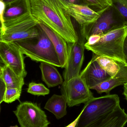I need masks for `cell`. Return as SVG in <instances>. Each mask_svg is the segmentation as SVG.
I'll return each mask as SVG.
<instances>
[{
    "label": "cell",
    "mask_w": 127,
    "mask_h": 127,
    "mask_svg": "<svg viewBox=\"0 0 127 127\" xmlns=\"http://www.w3.org/2000/svg\"><path fill=\"white\" fill-rule=\"evenodd\" d=\"M59 0L64 11L80 26L95 22L103 12H95L88 5L74 4Z\"/></svg>",
    "instance_id": "8fae6325"
},
{
    "label": "cell",
    "mask_w": 127,
    "mask_h": 127,
    "mask_svg": "<svg viewBox=\"0 0 127 127\" xmlns=\"http://www.w3.org/2000/svg\"><path fill=\"white\" fill-rule=\"evenodd\" d=\"M5 7L6 4L5 3L0 0V21L2 25V31L4 27L3 15Z\"/></svg>",
    "instance_id": "484cf974"
},
{
    "label": "cell",
    "mask_w": 127,
    "mask_h": 127,
    "mask_svg": "<svg viewBox=\"0 0 127 127\" xmlns=\"http://www.w3.org/2000/svg\"><path fill=\"white\" fill-rule=\"evenodd\" d=\"M80 113L79 114L77 118L73 122H72L71 124H70L69 125H68V126H66L65 127H75L76 125H77L78 121V119H79V118H80Z\"/></svg>",
    "instance_id": "f1b7e54d"
},
{
    "label": "cell",
    "mask_w": 127,
    "mask_h": 127,
    "mask_svg": "<svg viewBox=\"0 0 127 127\" xmlns=\"http://www.w3.org/2000/svg\"><path fill=\"white\" fill-rule=\"evenodd\" d=\"M77 31V39L76 41L67 43V60L63 72L64 81L66 82L80 75L84 60L85 44L87 41L80 27Z\"/></svg>",
    "instance_id": "52a82bcc"
},
{
    "label": "cell",
    "mask_w": 127,
    "mask_h": 127,
    "mask_svg": "<svg viewBox=\"0 0 127 127\" xmlns=\"http://www.w3.org/2000/svg\"><path fill=\"white\" fill-rule=\"evenodd\" d=\"M13 112L21 127H48L50 124L44 111L36 103L21 102Z\"/></svg>",
    "instance_id": "9c48e42d"
},
{
    "label": "cell",
    "mask_w": 127,
    "mask_h": 127,
    "mask_svg": "<svg viewBox=\"0 0 127 127\" xmlns=\"http://www.w3.org/2000/svg\"><path fill=\"white\" fill-rule=\"evenodd\" d=\"M62 1H64V2H66V3H69V0H61Z\"/></svg>",
    "instance_id": "836d02e7"
},
{
    "label": "cell",
    "mask_w": 127,
    "mask_h": 127,
    "mask_svg": "<svg viewBox=\"0 0 127 127\" xmlns=\"http://www.w3.org/2000/svg\"><path fill=\"white\" fill-rule=\"evenodd\" d=\"M87 5L96 12H103L112 5L111 0H84Z\"/></svg>",
    "instance_id": "44dd1931"
},
{
    "label": "cell",
    "mask_w": 127,
    "mask_h": 127,
    "mask_svg": "<svg viewBox=\"0 0 127 127\" xmlns=\"http://www.w3.org/2000/svg\"><path fill=\"white\" fill-rule=\"evenodd\" d=\"M67 102L63 95H54L47 101L44 108L55 115L57 119H60L67 114Z\"/></svg>",
    "instance_id": "ac0fdd59"
},
{
    "label": "cell",
    "mask_w": 127,
    "mask_h": 127,
    "mask_svg": "<svg viewBox=\"0 0 127 127\" xmlns=\"http://www.w3.org/2000/svg\"><path fill=\"white\" fill-rule=\"evenodd\" d=\"M2 70H3V69L0 67V74H1V73H2Z\"/></svg>",
    "instance_id": "e575fe53"
},
{
    "label": "cell",
    "mask_w": 127,
    "mask_h": 127,
    "mask_svg": "<svg viewBox=\"0 0 127 127\" xmlns=\"http://www.w3.org/2000/svg\"><path fill=\"white\" fill-rule=\"evenodd\" d=\"M7 66L3 60L2 59V58L0 56V67L2 68V69L4 68L5 66Z\"/></svg>",
    "instance_id": "4dcf8cb0"
},
{
    "label": "cell",
    "mask_w": 127,
    "mask_h": 127,
    "mask_svg": "<svg viewBox=\"0 0 127 127\" xmlns=\"http://www.w3.org/2000/svg\"><path fill=\"white\" fill-rule=\"evenodd\" d=\"M120 68L116 74L112 77L99 84L92 89L98 94L103 93L109 95L114 88L127 83V64L120 62Z\"/></svg>",
    "instance_id": "9a60e30c"
},
{
    "label": "cell",
    "mask_w": 127,
    "mask_h": 127,
    "mask_svg": "<svg viewBox=\"0 0 127 127\" xmlns=\"http://www.w3.org/2000/svg\"><path fill=\"white\" fill-rule=\"evenodd\" d=\"M33 17L60 35L67 43L75 42L77 33L71 17L59 0H30Z\"/></svg>",
    "instance_id": "6da1fadb"
},
{
    "label": "cell",
    "mask_w": 127,
    "mask_h": 127,
    "mask_svg": "<svg viewBox=\"0 0 127 127\" xmlns=\"http://www.w3.org/2000/svg\"><path fill=\"white\" fill-rule=\"evenodd\" d=\"M127 35V24L101 36L100 39L93 44H85V49L97 56L105 57L127 64L123 45Z\"/></svg>",
    "instance_id": "3957f363"
},
{
    "label": "cell",
    "mask_w": 127,
    "mask_h": 127,
    "mask_svg": "<svg viewBox=\"0 0 127 127\" xmlns=\"http://www.w3.org/2000/svg\"><path fill=\"white\" fill-rule=\"evenodd\" d=\"M95 56L97 62L111 77L116 74L120 68L121 62L105 57L99 56L96 55Z\"/></svg>",
    "instance_id": "ffe728a7"
},
{
    "label": "cell",
    "mask_w": 127,
    "mask_h": 127,
    "mask_svg": "<svg viewBox=\"0 0 127 127\" xmlns=\"http://www.w3.org/2000/svg\"><path fill=\"white\" fill-rule=\"evenodd\" d=\"M39 68L41 72L42 79L49 88L55 87L63 83L62 77L55 66L41 62Z\"/></svg>",
    "instance_id": "e0dca14e"
},
{
    "label": "cell",
    "mask_w": 127,
    "mask_h": 127,
    "mask_svg": "<svg viewBox=\"0 0 127 127\" xmlns=\"http://www.w3.org/2000/svg\"><path fill=\"white\" fill-rule=\"evenodd\" d=\"M0 56L6 65L18 76L27 75L24 54L14 42H0Z\"/></svg>",
    "instance_id": "30bf717a"
},
{
    "label": "cell",
    "mask_w": 127,
    "mask_h": 127,
    "mask_svg": "<svg viewBox=\"0 0 127 127\" xmlns=\"http://www.w3.org/2000/svg\"><path fill=\"white\" fill-rule=\"evenodd\" d=\"M27 92L33 95L45 96L50 94V91L42 84L31 82L29 83Z\"/></svg>",
    "instance_id": "7402d4cb"
},
{
    "label": "cell",
    "mask_w": 127,
    "mask_h": 127,
    "mask_svg": "<svg viewBox=\"0 0 127 127\" xmlns=\"http://www.w3.org/2000/svg\"><path fill=\"white\" fill-rule=\"evenodd\" d=\"M114 6L124 18L127 24V0H111Z\"/></svg>",
    "instance_id": "cb8c5ba5"
},
{
    "label": "cell",
    "mask_w": 127,
    "mask_h": 127,
    "mask_svg": "<svg viewBox=\"0 0 127 127\" xmlns=\"http://www.w3.org/2000/svg\"><path fill=\"white\" fill-rule=\"evenodd\" d=\"M69 3L74 4L87 5L86 3L84 0H69Z\"/></svg>",
    "instance_id": "83f0119b"
},
{
    "label": "cell",
    "mask_w": 127,
    "mask_h": 127,
    "mask_svg": "<svg viewBox=\"0 0 127 127\" xmlns=\"http://www.w3.org/2000/svg\"><path fill=\"white\" fill-rule=\"evenodd\" d=\"M123 50H124V53L125 57L126 63L127 64V35L125 38L123 45Z\"/></svg>",
    "instance_id": "4316f807"
},
{
    "label": "cell",
    "mask_w": 127,
    "mask_h": 127,
    "mask_svg": "<svg viewBox=\"0 0 127 127\" xmlns=\"http://www.w3.org/2000/svg\"><path fill=\"white\" fill-rule=\"evenodd\" d=\"M123 95L125 97V99L127 101V83L124 85V92Z\"/></svg>",
    "instance_id": "f546056e"
},
{
    "label": "cell",
    "mask_w": 127,
    "mask_h": 127,
    "mask_svg": "<svg viewBox=\"0 0 127 127\" xmlns=\"http://www.w3.org/2000/svg\"><path fill=\"white\" fill-rule=\"evenodd\" d=\"M120 104L117 95L93 97L85 104L75 127H86L112 112Z\"/></svg>",
    "instance_id": "277c9868"
},
{
    "label": "cell",
    "mask_w": 127,
    "mask_h": 127,
    "mask_svg": "<svg viewBox=\"0 0 127 127\" xmlns=\"http://www.w3.org/2000/svg\"><path fill=\"white\" fill-rule=\"evenodd\" d=\"M0 0L2 1L3 2H4L5 4H6L12 2V1H13L15 0Z\"/></svg>",
    "instance_id": "1f68e13d"
},
{
    "label": "cell",
    "mask_w": 127,
    "mask_h": 127,
    "mask_svg": "<svg viewBox=\"0 0 127 127\" xmlns=\"http://www.w3.org/2000/svg\"><path fill=\"white\" fill-rule=\"evenodd\" d=\"M61 90L70 107L85 104L94 97L92 92L80 75L68 81H64Z\"/></svg>",
    "instance_id": "ba28073f"
},
{
    "label": "cell",
    "mask_w": 127,
    "mask_h": 127,
    "mask_svg": "<svg viewBox=\"0 0 127 127\" xmlns=\"http://www.w3.org/2000/svg\"><path fill=\"white\" fill-rule=\"evenodd\" d=\"M2 32V25H1V23L0 21V36L1 35Z\"/></svg>",
    "instance_id": "d6a6232c"
},
{
    "label": "cell",
    "mask_w": 127,
    "mask_h": 127,
    "mask_svg": "<svg viewBox=\"0 0 127 127\" xmlns=\"http://www.w3.org/2000/svg\"><path fill=\"white\" fill-rule=\"evenodd\" d=\"M28 13H31L30 0H15L6 4L3 15V30L6 24Z\"/></svg>",
    "instance_id": "5bb4252c"
},
{
    "label": "cell",
    "mask_w": 127,
    "mask_h": 127,
    "mask_svg": "<svg viewBox=\"0 0 127 127\" xmlns=\"http://www.w3.org/2000/svg\"><path fill=\"white\" fill-rule=\"evenodd\" d=\"M127 123V114L119 105L112 112L86 127H124Z\"/></svg>",
    "instance_id": "2e32d148"
},
{
    "label": "cell",
    "mask_w": 127,
    "mask_h": 127,
    "mask_svg": "<svg viewBox=\"0 0 127 127\" xmlns=\"http://www.w3.org/2000/svg\"><path fill=\"white\" fill-rule=\"evenodd\" d=\"M6 87L5 83L2 78L1 74H0V105L3 101L4 94Z\"/></svg>",
    "instance_id": "d4e9b609"
},
{
    "label": "cell",
    "mask_w": 127,
    "mask_h": 127,
    "mask_svg": "<svg viewBox=\"0 0 127 127\" xmlns=\"http://www.w3.org/2000/svg\"><path fill=\"white\" fill-rule=\"evenodd\" d=\"M18 127V126H17V125H16V126H11V127Z\"/></svg>",
    "instance_id": "d590c367"
},
{
    "label": "cell",
    "mask_w": 127,
    "mask_h": 127,
    "mask_svg": "<svg viewBox=\"0 0 127 127\" xmlns=\"http://www.w3.org/2000/svg\"><path fill=\"white\" fill-rule=\"evenodd\" d=\"M0 111H1V107H0Z\"/></svg>",
    "instance_id": "8d00e7d4"
},
{
    "label": "cell",
    "mask_w": 127,
    "mask_h": 127,
    "mask_svg": "<svg viewBox=\"0 0 127 127\" xmlns=\"http://www.w3.org/2000/svg\"><path fill=\"white\" fill-rule=\"evenodd\" d=\"M38 25L47 34L52 42L59 56L61 68H65L68 53L67 42L61 36L43 23L39 21Z\"/></svg>",
    "instance_id": "4fadbf2b"
},
{
    "label": "cell",
    "mask_w": 127,
    "mask_h": 127,
    "mask_svg": "<svg viewBox=\"0 0 127 127\" xmlns=\"http://www.w3.org/2000/svg\"><path fill=\"white\" fill-rule=\"evenodd\" d=\"M127 24L122 16L112 5L105 9L95 22L80 26L87 41L91 36H102Z\"/></svg>",
    "instance_id": "8992f818"
},
{
    "label": "cell",
    "mask_w": 127,
    "mask_h": 127,
    "mask_svg": "<svg viewBox=\"0 0 127 127\" xmlns=\"http://www.w3.org/2000/svg\"><path fill=\"white\" fill-rule=\"evenodd\" d=\"M80 75L90 90L111 77L97 62L93 54L92 59Z\"/></svg>",
    "instance_id": "7c38bea8"
},
{
    "label": "cell",
    "mask_w": 127,
    "mask_h": 127,
    "mask_svg": "<svg viewBox=\"0 0 127 127\" xmlns=\"http://www.w3.org/2000/svg\"><path fill=\"white\" fill-rule=\"evenodd\" d=\"M1 75L6 89L16 88L22 91L25 84L24 78L16 75L7 65L3 69Z\"/></svg>",
    "instance_id": "d6986e66"
},
{
    "label": "cell",
    "mask_w": 127,
    "mask_h": 127,
    "mask_svg": "<svg viewBox=\"0 0 127 127\" xmlns=\"http://www.w3.org/2000/svg\"><path fill=\"white\" fill-rule=\"evenodd\" d=\"M38 22L32 13H28L6 24L0 36V42H14L37 36Z\"/></svg>",
    "instance_id": "5b68a950"
},
{
    "label": "cell",
    "mask_w": 127,
    "mask_h": 127,
    "mask_svg": "<svg viewBox=\"0 0 127 127\" xmlns=\"http://www.w3.org/2000/svg\"><path fill=\"white\" fill-rule=\"evenodd\" d=\"M22 91L16 88L6 89L3 101L7 103H12L20 98Z\"/></svg>",
    "instance_id": "603a6c76"
},
{
    "label": "cell",
    "mask_w": 127,
    "mask_h": 127,
    "mask_svg": "<svg viewBox=\"0 0 127 127\" xmlns=\"http://www.w3.org/2000/svg\"><path fill=\"white\" fill-rule=\"evenodd\" d=\"M39 34L33 38L14 42L22 53L31 60L61 67L58 54L47 34L38 26Z\"/></svg>",
    "instance_id": "7a4b0ae2"
}]
</instances>
